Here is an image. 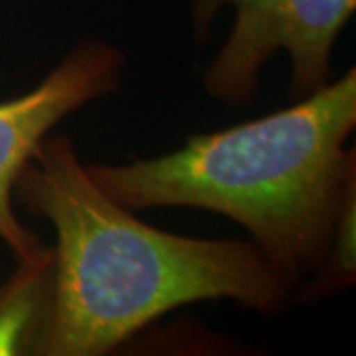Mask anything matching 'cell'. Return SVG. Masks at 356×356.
I'll use <instances>...</instances> for the list:
<instances>
[{"label": "cell", "instance_id": "obj_1", "mask_svg": "<svg viewBox=\"0 0 356 356\" xmlns=\"http://www.w3.org/2000/svg\"><path fill=\"white\" fill-rule=\"evenodd\" d=\"M14 202L56 232V313L44 356H102L178 307L228 299L261 315L297 293L250 240L153 228L91 178L67 135H48Z\"/></svg>", "mask_w": 356, "mask_h": 356}, {"label": "cell", "instance_id": "obj_2", "mask_svg": "<svg viewBox=\"0 0 356 356\" xmlns=\"http://www.w3.org/2000/svg\"><path fill=\"white\" fill-rule=\"evenodd\" d=\"M356 67L273 113L196 133L172 153L91 163L129 210L196 208L234 220L295 287L321 264L356 180Z\"/></svg>", "mask_w": 356, "mask_h": 356}, {"label": "cell", "instance_id": "obj_3", "mask_svg": "<svg viewBox=\"0 0 356 356\" xmlns=\"http://www.w3.org/2000/svg\"><path fill=\"white\" fill-rule=\"evenodd\" d=\"M234 22L202 76L206 95L229 107L255 99L261 72L280 51L291 62L293 97H303L332 79V54L356 0H194V24L208 30L222 8Z\"/></svg>", "mask_w": 356, "mask_h": 356}, {"label": "cell", "instance_id": "obj_4", "mask_svg": "<svg viewBox=\"0 0 356 356\" xmlns=\"http://www.w3.org/2000/svg\"><path fill=\"white\" fill-rule=\"evenodd\" d=\"M125 65L127 58L117 46L83 40L38 86L0 102V240L16 259H30L46 248L38 234L16 216L14 184L20 170L65 117L119 91Z\"/></svg>", "mask_w": 356, "mask_h": 356}, {"label": "cell", "instance_id": "obj_5", "mask_svg": "<svg viewBox=\"0 0 356 356\" xmlns=\"http://www.w3.org/2000/svg\"><path fill=\"white\" fill-rule=\"evenodd\" d=\"M56 313V254L18 259L0 285V356H44Z\"/></svg>", "mask_w": 356, "mask_h": 356}, {"label": "cell", "instance_id": "obj_6", "mask_svg": "<svg viewBox=\"0 0 356 356\" xmlns=\"http://www.w3.org/2000/svg\"><path fill=\"white\" fill-rule=\"evenodd\" d=\"M356 281V180L348 184L334 218L331 240L318 267L301 281L299 299L321 301L350 289Z\"/></svg>", "mask_w": 356, "mask_h": 356}]
</instances>
